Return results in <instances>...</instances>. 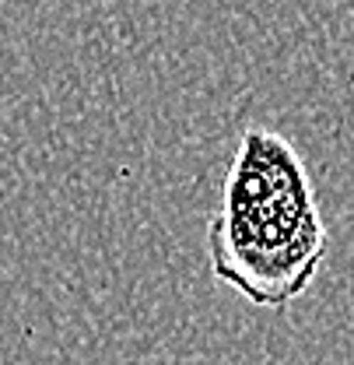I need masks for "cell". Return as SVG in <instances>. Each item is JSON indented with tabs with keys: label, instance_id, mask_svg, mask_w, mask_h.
I'll use <instances>...</instances> for the list:
<instances>
[{
	"label": "cell",
	"instance_id": "obj_1",
	"mask_svg": "<svg viewBox=\"0 0 354 365\" xmlns=\"http://www.w3.org/2000/svg\"><path fill=\"white\" fill-rule=\"evenodd\" d=\"M326 257V225L295 144L246 127L207 225L211 274L260 309H288Z\"/></svg>",
	"mask_w": 354,
	"mask_h": 365
}]
</instances>
